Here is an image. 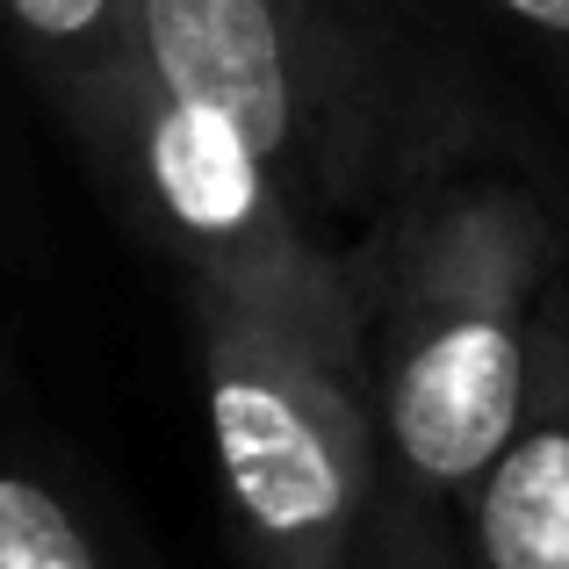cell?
Here are the masks:
<instances>
[{"mask_svg":"<svg viewBox=\"0 0 569 569\" xmlns=\"http://www.w3.org/2000/svg\"><path fill=\"white\" fill-rule=\"evenodd\" d=\"M144 101L109 202L181 267V281L347 325V246L361 202L332 116L274 0H138Z\"/></svg>","mask_w":569,"mask_h":569,"instance_id":"obj_1","label":"cell"},{"mask_svg":"<svg viewBox=\"0 0 569 569\" xmlns=\"http://www.w3.org/2000/svg\"><path fill=\"white\" fill-rule=\"evenodd\" d=\"M382 476L461 505L519 426L569 310V217L505 144L411 173L347 246Z\"/></svg>","mask_w":569,"mask_h":569,"instance_id":"obj_2","label":"cell"},{"mask_svg":"<svg viewBox=\"0 0 569 569\" xmlns=\"http://www.w3.org/2000/svg\"><path fill=\"white\" fill-rule=\"evenodd\" d=\"M223 519L246 569H347L382 490V432L347 325L188 281Z\"/></svg>","mask_w":569,"mask_h":569,"instance_id":"obj_3","label":"cell"},{"mask_svg":"<svg viewBox=\"0 0 569 569\" xmlns=\"http://www.w3.org/2000/svg\"><path fill=\"white\" fill-rule=\"evenodd\" d=\"M332 116L361 223L447 152L498 144L469 0H274ZM361 238V231H353Z\"/></svg>","mask_w":569,"mask_h":569,"instance_id":"obj_4","label":"cell"},{"mask_svg":"<svg viewBox=\"0 0 569 569\" xmlns=\"http://www.w3.org/2000/svg\"><path fill=\"white\" fill-rule=\"evenodd\" d=\"M469 569H569V310L519 426L455 505Z\"/></svg>","mask_w":569,"mask_h":569,"instance_id":"obj_5","label":"cell"},{"mask_svg":"<svg viewBox=\"0 0 569 569\" xmlns=\"http://www.w3.org/2000/svg\"><path fill=\"white\" fill-rule=\"evenodd\" d=\"M0 22L87 167L109 173L144 101L138 0H0Z\"/></svg>","mask_w":569,"mask_h":569,"instance_id":"obj_6","label":"cell"},{"mask_svg":"<svg viewBox=\"0 0 569 569\" xmlns=\"http://www.w3.org/2000/svg\"><path fill=\"white\" fill-rule=\"evenodd\" d=\"M0 569H159L109 490L0 403Z\"/></svg>","mask_w":569,"mask_h":569,"instance_id":"obj_7","label":"cell"},{"mask_svg":"<svg viewBox=\"0 0 569 569\" xmlns=\"http://www.w3.org/2000/svg\"><path fill=\"white\" fill-rule=\"evenodd\" d=\"M483 43L548 101L569 138V0H469Z\"/></svg>","mask_w":569,"mask_h":569,"instance_id":"obj_8","label":"cell"},{"mask_svg":"<svg viewBox=\"0 0 569 569\" xmlns=\"http://www.w3.org/2000/svg\"><path fill=\"white\" fill-rule=\"evenodd\" d=\"M347 569H469L455 505H432V498H418V490H403V483L382 476L376 512H368Z\"/></svg>","mask_w":569,"mask_h":569,"instance_id":"obj_9","label":"cell"},{"mask_svg":"<svg viewBox=\"0 0 569 569\" xmlns=\"http://www.w3.org/2000/svg\"><path fill=\"white\" fill-rule=\"evenodd\" d=\"M0 403H14V368H8V347H0Z\"/></svg>","mask_w":569,"mask_h":569,"instance_id":"obj_10","label":"cell"}]
</instances>
